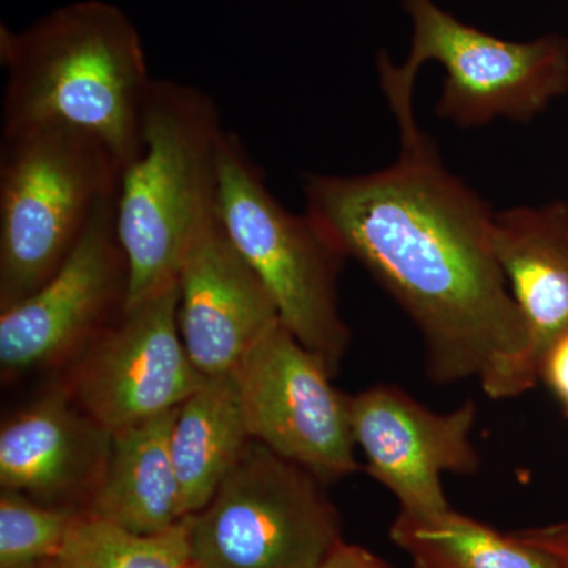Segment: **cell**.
Wrapping results in <instances>:
<instances>
[{
    "label": "cell",
    "instance_id": "cell-7",
    "mask_svg": "<svg viewBox=\"0 0 568 568\" xmlns=\"http://www.w3.org/2000/svg\"><path fill=\"white\" fill-rule=\"evenodd\" d=\"M189 523L197 568H315L343 541L324 481L254 439Z\"/></svg>",
    "mask_w": 568,
    "mask_h": 568
},
{
    "label": "cell",
    "instance_id": "cell-12",
    "mask_svg": "<svg viewBox=\"0 0 568 568\" xmlns=\"http://www.w3.org/2000/svg\"><path fill=\"white\" fill-rule=\"evenodd\" d=\"M178 316L186 353L204 376L233 372L280 323L271 294L219 219L183 260Z\"/></svg>",
    "mask_w": 568,
    "mask_h": 568
},
{
    "label": "cell",
    "instance_id": "cell-23",
    "mask_svg": "<svg viewBox=\"0 0 568 568\" xmlns=\"http://www.w3.org/2000/svg\"><path fill=\"white\" fill-rule=\"evenodd\" d=\"M36 568H62L61 564H59L58 559L48 560V562L41 564V566Z\"/></svg>",
    "mask_w": 568,
    "mask_h": 568
},
{
    "label": "cell",
    "instance_id": "cell-9",
    "mask_svg": "<svg viewBox=\"0 0 568 568\" xmlns=\"http://www.w3.org/2000/svg\"><path fill=\"white\" fill-rule=\"evenodd\" d=\"M179 280L92 339L73 379L80 407L106 432H121L178 409L205 376L179 328Z\"/></svg>",
    "mask_w": 568,
    "mask_h": 568
},
{
    "label": "cell",
    "instance_id": "cell-3",
    "mask_svg": "<svg viewBox=\"0 0 568 568\" xmlns=\"http://www.w3.org/2000/svg\"><path fill=\"white\" fill-rule=\"evenodd\" d=\"M222 115L196 85L153 80L141 152L115 194V227L129 264L125 310L178 282L196 239L219 219Z\"/></svg>",
    "mask_w": 568,
    "mask_h": 568
},
{
    "label": "cell",
    "instance_id": "cell-17",
    "mask_svg": "<svg viewBox=\"0 0 568 568\" xmlns=\"http://www.w3.org/2000/svg\"><path fill=\"white\" fill-rule=\"evenodd\" d=\"M390 538L413 558L414 568H564L514 532H499L452 508L428 515L399 510Z\"/></svg>",
    "mask_w": 568,
    "mask_h": 568
},
{
    "label": "cell",
    "instance_id": "cell-15",
    "mask_svg": "<svg viewBox=\"0 0 568 568\" xmlns=\"http://www.w3.org/2000/svg\"><path fill=\"white\" fill-rule=\"evenodd\" d=\"M179 407L111 433L110 455L84 514L141 536L185 519L170 444Z\"/></svg>",
    "mask_w": 568,
    "mask_h": 568
},
{
    "label": "cell",
    "instance_id": "cell-22",
    "mask_svg": "<svg viewBox=\"0 0 568 568\" xmlns=\"http://www.w3.org/2000/svg\"><path fill=\"white\" fill-rule=\"evenodd\" d=\"M315 568H395L379 556L358 545H349L346 541L336 545L327 558Z\"/></svg>",
    "mask_w": 568,
    "mask_h": 568
},
{
    "label": "cell",
    "instance_id": "cell-20",
    "mask_svg": "<svg viewBox=\"0 0 568 568\" xmlns=\"http://www.w3.org/2000/svg\"><path fill=\"white\" fill-rule=\"evenodd\" d=\"M538 381H541L558 399L560 409L568 420V334L545 354Z\"/></svg>",
    "mask_w": 568,
    "mask_h": 568
},
{
    "label": "cell",
    "instance_id": "cell-18",
    "mask_svg": "<svg viewBox=\"0 0 568 568\" xmlns=\"http://www.w3.org/2000/svg\"><path fill=\"white\" fill-rule=\"evenodd\" d=\"M189 517L153 536H141L81 511L71 526L62 568H189Z\"/></svg>",
    "mask_w": 568,
    "mask_h": 568
},
{
    "label": "cell",
    "instance_id": "cell-8",
    "mask_svg": "<svg viewBox=\"0 0 568 568\" xmlns=\"http://www.w3.org/2000/svg\"><path fill=\"white\" fill-rule=\"evenodd\" d=\"M252 439L325 485L362 469L355 458L349 395L324 362L280 321L233 369Z\"/></svg>",
    "mask_w": 568,
    "mask_h": 568
},
{
    "label": "cell",
    "instance_id": "cell-21",
    "mask_svg": "<svg viewBox=\"0 0 568 568\" xmlns=\"http://www.w3.org/2000/svg\"><path fill=\"white\" fill-rule=\"evenodd\" d=\"M514 534L526 544L545 549L559 560L560 566L568 568V519L540 528L514 530Z\"/></svg>",
    "mask_w": 568,
    "mask_h": 568
},
{
    "label": "cell",
    "instance_id": "cell-11",
    "mask_svg": "<svg viewBox=\"0 0 568 568\" xmlns=\"http://www.w3.org/2000/svg\"><path fill=\"white\" fill-rule=\"evenodd\" d=\"M351 429L362 448L365 469L414 515L447 510L444 474L469 476L480 467L473 443L477 406L466 399L436 413L392 384L349 395Z\"/></svg>",
    "mask_w": 568,
    "mask_h": 568
},
{
    "label": "cell",
    "instance_id": "cell-5",
    "mask_svg": "<svg viewBox=\"0 0 568 568\" xmlns=\"http://www.w3.org/2000/svg\"><path fill=\"white\" fill-rule=\"evenodd\" d=\"M219 222L271 294L284 327L335 377L351 343L338 298L346 257L308 213L276 200L233 132L223 142Z\"/></svg>",
    "mask_w": 568,
    "mask_h": 568
},
{
    "label": "cell",
    "instance_id": "cell-13",
    "mask_svg": "<svg viewBox=\"0 0 568 568\" xmlns=\"http://www.w3.org/2000/svg\"><path fill=\"white\" fill-rule=\"evenodd\" d=\"M495 246L528 328V346L511 383L514 398L536 386L545 354L568 334V204L496 212Z\"/></svg>",
    "mask_w": 568,
    "mask_h": 568
},
{
    "label": "cell",
    "instance_id": "cell-10",
    "mask_svg": "<svg viewBox=\"0 0 568 568\" xmlns=\"http://www.w3.org/2000/svg\"><path fill=\"white\" fill-rule=\"evenodd\" d=\"M115 192L65 263L40 290L0 313V366L18 375L92 342L125 312L129 264L115 227Z\"/></svg>",
    "mask_w": 568,
    "mask_h": 568
},
{
    "label": "cell",
    "instance_id": "cell-16",
    "mask_svg": "<svg viewBox=\"0 0 568 568\" xmlns=\"http://www.w3.org/2000/svg\"><path fill=\"white\" fill-rule=\"evenodd\" d=\"M250 439L234 373L205 376L179 407L171 432L185 518L207 506Z\"/></svg>",
    "mask_w": 568,
    "mask_h": 568
},
{
    "label": "cell",
    "instance_id": "cell-2",
    "mask_svg": "<svg viewBox=\"0 0 568 568\" xmlns=\"http://www.w3.org/2000/svg\"><path fill=\"white\" fill-rule=\"evenodd\" d=\"M2 134L67 126L102 142L121 168L140 155L153 78L140 32L119 7L84 0L21 32L0 26Z\"/></svg>",
    "mask_w": 568,
    "mask_h": 568
},
{
    "label": "cell",
    "instance_id": "cell-14",
    "mask_svg": "<svg viewBox=\"0 0 568 568\" xmlns=\"http://www.w3.org/2000/svg\"><path fill=\"white\" fill-rule=\"evenodd\" d=\"M111 433L77 409L65 395L41 399L0 432V485L55 503L99 484Z\"/></svg>",
    "mask_w": 568,
    "mask_h": 568
},
{
    "label": "cell",
    "instance_id": "cell-4",
    "mask_svg": "<svg viewBox=\"0 0 568 568\" xmlns=\"http://www.w3.org/2000/svg\"><path fill=\"white\" fill-rule=\"evenodd\" d=\"M121 171L102 142L80 130L2 134L0 310L20 304L59 271L100 205L118 192Z\"/></svg>",
    "mask_w": 568,
    "mask_h": 568
},
{
    "label": "cell",
    "instance_id": "cell-1",
    "mask_svg": "<svg viewBox=\"0 0 568 568\" xmlns=\"http://www.w3.org/2000/svg\"><path fill=\"white\" fill-rule=\"evenodd\" d=\"M395 121L398 159L304 175L305 212L416 325L432 383L476 377L489 398H511L528 328L497 260L496 212L447 170L416 114Z\"/></svg>",
    "mask_w": 568,
    "mask_h": 568
},
{
    "label": "cell",
    "instance_id": "cell-6",
    "mask_svg": "<svg viewBox=\"0 0 568 568\" xmlns=\"http://www.w3.org/2000/svg\"><path fill=\"white\" fill-rule=\"evenodd\" d=\"M413 22L409 54L395 65L379 58L381 88L387 100L414 102L422 67L439 63L440 119L478 129L497 119L529 122L568 89V47L556 37L518 43L489 36L457 20L433 0H405Z\"/></svg>",
    "mask_w": 568,
    "mask_h": 568
},
{
    "label": "cell",
    "instance_id": "cell-24",
    "mask_svg": "<svg viewBox=\"0 0 568 568\" xmlns=\"http://www.w3.org/2000/svg\"><path fill=\"white\" fill-rule=\"evenodd\" d=\"M189 568H197V567L193 566V564H190Z\"/></svg>",
    "mask_w": 568,
    "mask_h": 568
},
{
    "label": "cell",
    "instance_id": "cell-19",
    "mask_svg": "<svg viewBox=\"0 0 568 568\" xmlns=\"http://www.w3.org/2000/svg\"><path fill=\"white\" fill-rule=\"evenodd\" d=\"M70 508L39 506L13 489L0 495V568H36L58 559L78 517Z\"/></svg>",
    "mask_w": 568,
    "mask_h": 568
}]
</instances>
